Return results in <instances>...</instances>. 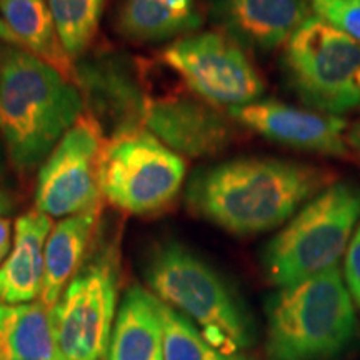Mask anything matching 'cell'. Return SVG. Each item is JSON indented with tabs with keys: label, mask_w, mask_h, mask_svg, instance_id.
Listing matches in <instances>:
<instances>
[{
	"label": "cell",
	"mask_w": 360,
	"mask_h": 360,
	"mask_svg": "<svg viewBox=\"0 0 360 360\" xmlns=\"http://www.w3.org/2000/svg\"><path fill=\"white\" fill-rule=\"evenodd\" d=\"M330 170L272 157H238L202 167L187 184L193 214L236 236L269 232L334 184Z\"/></svg>",
	"instance_id": "cell-1"
},
{
	"label": "cell",
	"mask_w": 360,
	"mask_h": 360,
	"mask_svg": "<svg viewBox=\"0 0 360 360\" xmlns=\"http://www.w3.org/2000/svg\"><path fill=\"white\" fill-rule=\"evenodd\" d=\"M75 82L117 127H141L182 157H210L233 142V127L217 107L188 92L152 94L124 60L98 57L75 67Z\"/></svg>",
	"instance_id": "cell-2"
},
{
	"label": "cell",
	"mask_w": 360,
	"mask_h": 360,
	"mask_svg": "<svg viewBox=\"0 0 360 360\" xmlns=\"http://www.w3.org/2000/svg\"><path fill=\"white\" fill-rule=\"evenodd\" d=\"M85 114L79 85L22 47L0 67V139L19 172L40 167Z\"/></svg>",
	"instance_id": "cell-3"
},
{
	"label": "cell",
	"mask_w": 360,
	"mask_h": 360,
	"mask_svg": "<svg viewBox=\"0 0 360 360\" xmlns=\"http://www.w3.org/2000/svg\"><path fill=\"white\" fill-rule=\"evenodd\" d=\"M150 292L188 319L210 345L240 357L252 345L249 319L224 278L199 255L175 240L150 250L146 264Z\"/></svg>",
	"instance_id": "cell-4"
},
{
	"label": "cell",
	"mask_w": 360,
	"mask_h": 360,
	"mask_svg": "<svg viewBox=\"0 0 360 360\" xmlns=\"http://www.w3.org/2000/svg\"><path fill=\"white\" fill-rule=\"evenodd\" d=\"M267 360H326L352 340L354 299L339 269L282 287L267 300Z\"/></svg>",
	"instance_id": "cell-5"
},
{
	"label": "cell",
	"mask_w": 360,
	"mask_h": 360,
	"mask_svg": "<svg viewBox=\"0 0 360 360\" xmlns=\"http://www.w3.org/2000/svg\"><path fill=\"white\" fill-rule=\"evenodd\" d=\"M360 219V187L334 182L309 200L265 247L264 272L282 289L335 269Z\"/></svg>",
	"instance_id": "cell-6"
},
{
	"label": "cell",
	"mask_w": 360,
	"mask_h": 360,
	"mask_svg": "<svg viewBox=\"0 0 360 360\" xmlns=\"http://www.w3.org/2000/svg\"><path fill=\"white\" fill-rule=\"evenodd\" d=\"M281 67L309 109L339 117L360 105V42L315 13L283 45Z\"/></svg>",
	"instance_id": "cell-7"
},
{
	"label": "cell",
	"mask_w": 360,
	"mask_h": 360,
	"mask_svg": "<svg viewBox=\"0 0 360 360\" xmlns=\"http://www.w3.org/2000/svg\"><path fill=\"white\" fill-rule=\"evenodd\" d=\"M187 175L182 155L141 127H117L98 160L101 193L134 215L164 210L177 199Z\"/></svg>",
	"instance_id": "cell-8"
},
{
	"label": "cell",
	"mask_w": 360,
	"mask_h": 360,
	"mask_svg": "<svg viewBox=\"0 0 360 360\" xmlns=\"http://www.w3.org/2000/svg\"><path fill=\"white\" fill-rule=\"evenodd\" d=\"M117 260L112 250L82 264L51 309L65 360H109L117 307Z\"/></svg>",
	"instance_id": "cell-9"
},
{
	"label": "cell",
	"mask_w": 360,
	"mask_h": 360,
	"mask_svg": "<svg viewBox=\"0 0 360 360\" xmlns=\"http://www.w3.org/2000/svg\"><path fill=\"white\" fill-rule=\"evenodd\" d=\"M186 87L214 107H242L257 102L265 84L244 47L227 34L200 32L174 40L162 52Z\"/></svg>",
	"instance_id": "cell-10"
},
{
	"label": "cell",
	"mask_w": 360,
	"mask_h": 360,
	"mask_svg": "<svg viewBox=\"0 0 360 360\" xmlns=\"http://www.w3.org/2000/svg\"><path fill=\"white\" fill-rule=\"evenodd\" d=\"M102 146L101 120L85 112L39 167L35 188L39 212L65 219L101 207Z\"/></svg>",
	"instance_id": "cell-11"
},
{
	"label": "cell",
	"mask_w": 360,
	"mask_h": 360,
	"mask_svg": "<svg viewBox=\"0 0 360 360\" xmlns=\"http://www.w3.org/2000/svg\"><path fill=\"white\" fill-rule=\"evenodd\" d=\"M227 114L237 124L281 146L328 157H350L347 122L337 115L277 101L232 107Z\"/></svg>",
	"instance_id": "cell-12"
},
{
	"label": "cell",
	"mask_w": 360,
	"mask_h": 360,
	"mask_svg": "<svg viewBox=\"0 0 360 360\" xmlns=\"http://www.w3.org/2000/svg\"><path fill=\"white\" fill-rule=\"evenodd\" d=\"M209 7L224 34L262 52L285 45L314 15L310 0H209Z\"/></svg>",
	"instance_id": "cell-13"
},
{
	"label": "cell",
	"mask_w": 360,
	"mask_h": 360,
	"mask_svg": "<svg viewBox=\"0 0 360 360\" xmlns=\"http://www.w3.org/2000/svg\"><path fill=\"white\" fill-rule=\"evenodd\" d=\"M52 220L39 210L17 219L11 254L0 264V305L30 304L44 289L45 242Z\"/></svg>",
	"instance_id": "cell-14"
},
{
	"label": "cell",
	"mask_w": 360,
	"mask_h": 360,
	"mask_svg": "<svg viewBox=\"0 0 360 360\" xmlns=\"http://www.w3.org/2000/svg\"><path fill=\"white\" fill-rule=\"evenodd\" d=\"M109 360H164L162 300L141 285L124 294L114 326Z\"/></svg>",
	"instance_id": "cell-15"
},
{
	"label": "cell",
	"mask_w": 360,
	"mask_h": 360,
	"mask_svg": "<svg viewBox=\"0 0 360 360\" xmlns=\"http://www.w3.org/2000/svg\"><path fill=\"white\" fill-rule=\"evenodd\" d=\"M98 209L70 215L53 225L45 242L44 289L39 302L52 309L72 277L82 267L89 242L98 222Z\"/></svg>",
	"instance_id": "cell-16"
},
{
	"label": "cell",
	"mask_w": 360,
	"mask_h": 360,
	"mask_svg": "<svg viewBox=\"0 0 360 360\" xmlns=\"http://www.w3.org/2000/svg\"><path fill=\"white\" fill-rule=\"evenodd\" d=\"M202 25L197 0H124L117 29L137 44H157L191 35Z\"/></svg>",
	"instance_id": "cell-17"
},
{
	"label": "cell",
	"mask_w": 360,
	"mask_h": 360,
	"mask_svg": "<svg viewBox=\"0 0 360 360\" xmlns=\"http://www.w3.org/2000/svg\"><path fill=\"white\" fill-rule=\"evenodd\" d=\"M0 360H65L40 302L0 305Z\"/></svg>",
	"instance_id": "cell-18"
},
{
	"label": "cell",
	"mask_w": 360,
	"mask_h": 360,
	"mask_svg": "<svg viewBox=\"0 0 360 360\" xmlns=\"http://www.w3.org/2000/svg\"><path fill=\"white\" fill-rule=\"evenodd\" d=\"M0 17L22 49L75 82L74 60L60 42L47 0H0Z\"/></svg>",
	"instance_id": "cell-19"
},
{
	"label": "cell",
	"mask_w": 360,
	"mask_h": 360,
	"mask_svg": "<svg viewBox=\"0 0 360 360\" xmlns=\"http://www.w3.org/2000/svg\"><path fill=\"white\" fill-rule=\"evenodd\" d=\"M57 34L69 57H82L96 39L105 0H47Z\"/></svg>",
	"instance_id": "cell-20"
},
{
	"label": "cell",
	"mask_w": 360,
	"mask_h": 360,
	"mask_svg": "<svg viewBox=\"0 0 360 360\" xmlns=\"http://www.w3.org/2000/svg\"><path fill=\"white\" fill-rule=\"evenodd\" d=\"M164 319V360H247L245 355L232 357L210 345L197 327L162 302Z\"/></svg>",
	"instance_id": "cell-21"
},
{
	"label": "cell",
	"mask_w": 360,
	"mask_h": 360,
	"mask_svg": "<svg viewBox=\"0 0 360 360\" xmlns=\"http://www.w3.org/2000/svg\"><path fill=\"white\" fill-rule=\"evenodd\" d=\"M317 17L360 42V0H310Z\"/></svg>",
	"instance_id": "cell-22"
},
{
	"label": "cell",
	"mask_w": 360,
	"mask_h": 360,
	"mask_svg": "<svg viewBox=\"0 0 360 360\" xmlns=\"http://www.w3.org/2000/svg\"><path fill=\"white\" fill-rule=\"evenodd\" d=\"M345 283L354 302L360 305V224L355 229L345 255Z\"/></svg>",
	"instance_id": "cell-23"
},
{
	"label": "cell",
	"mask_w": 360,
	"mask_h": 360,
	"mask_svg": "<svg viewBox=\"0 0 360 360\" xmlns=\"http://www.w3.org/2000/svg\"><path fill=\"white\" fill-rule=\"evenodd\" d=\"M12 244H13V236H12L11 220L0 215V264L7 259L8 254H11Z\"/></svg>",
	"instance_id": "cell-24"
},
{
	"label": "cell",
	"mask_w": 360,
	"mask_h": 360,
	"mask_svg": "<svg viewBox=\"0 0 360 360\" xmlns=\"http://www.w3.org/2000/svg\"><path fill=\"white\" fill-rule=\"evenodd\" d=\"M0 40H2L4 44H7L8 47H20V42L17 40L15 35L11 29H8V25L4 22L2 17H0Z\"/></svg>",
	"instance_id": "cell-25"
},
{
	"label": "cell",
	"mask_w": 360,
	"mask_h": 360,
	"mask_svg": "<svg viewBox=\"0 0 360 360\" xmlns=\"http://www.w3.org/2000/svg\"><path fill=\"white\" fill-rule=\"evenodd\" d=\"M347 141L350 147H355L360 150V120L350 125V129L347 130Z\"/></svg>",
	"instance_id": "cell-26"
},
{
	"label": "cell",
	"mask_w": 360,
	"mask_h": 360,
	"mask_svg": "<svg viewBox=\"0 0 360 360\" xmlns=\"http://www.w3.org/2000/svg\"><path fill=\"white\" fill-rule=\"evenodd\" d=\"M12 209H13V202L11 199V195L4 191H0V215L8 214Z\"/></svg>",
	"instance_id": "cell-27"
},
{
	"label": "cell",
	"mask_w": 360,
	"mask_h": 360,
	"mask_svg": "<svg viewBox=\"0 0 360 360\" xmlns=\"http://www.w3.org/2000/svg\"><path fill=\"white\" fill-rule=\"evenodd\" d=\"M7 44H4L2 40H0V67H2L4 64V58H6V53L8 51V47H6Z\"/></svg>",
	"instance_id": "cell-28"
},
{
	"label": "cell",
	"mask_w": 360,
	"mask_h": 360,
	"mask_svg": "<svg viewBox=\"0 0 360 360\" xmlns=\"http://www.w3.org/2000/svg\"><path fill=\"white\" fill-rule=\"evenodd\" d=\"M4 174V159H2V152H0V177Z\"/></svg>",
	"instance_id": "cell-29"
}]
</instances>
